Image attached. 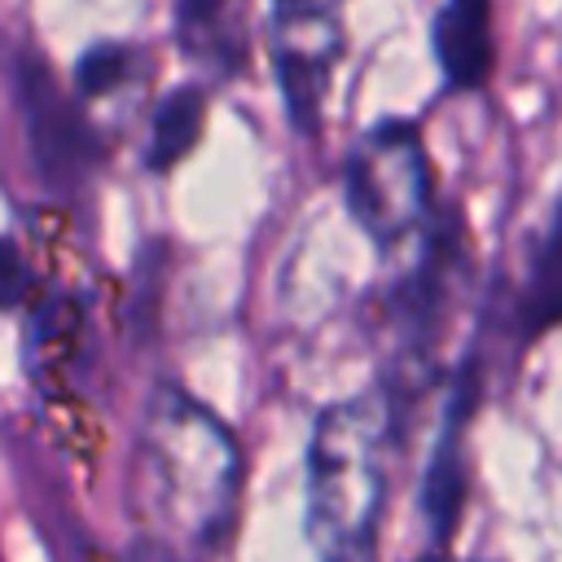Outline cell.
<instances>
[{"label":"cell","instance_id":"obj_1","mask_svg":"<svg viewBox=\"0 0 562 562\" xmlns=\"http://www.w3.org/2000/svg\"><path fill=\"white\" fill-rule=\"evenodd\" d=\"M241 501V448L233 430L162 382L140 417L132 461V505L154 540L184 562L211 558L237 518Z\"/></svg>","mask_w":562,"mask_h":562},{"label":"cell","instance_id":"obj_11","mask_svg":"<svg viewBox=\"0 0 562 562\" xmlns=\"http://www.w3.org/2000/svg\"><path fill=\"white\" fill-rule=\"evenodd\" d=\"M145 48L132 40H92L70 70V88L79 92V101H105L119 88L136 83L145 75Z\"/></svg>","mask_w":562,"mask_h":562},{"label":"cell","instance_id":"obj_7","mask_svg":"<svg viewBox=\"0 0 562 562\" xmlns=\"http://www.w3.org/2000/svg\"><path fill=\"white\" fill-rule=\"evenodd\" d=\"M430 48L443 92H483L496 70V4L439 0L430 22Z\"/></svg>","mask_w":562,"mask_h":562},{"label":"cell","instance_id":"obj_13","mask_svg":"<svg viewBox=\"0 0 562 562\" xmlns=\"http://www.w3.org/2000/svg\"><path fill=\"white\" fill-rule=\"evenodd\" d=\"M123 562H184L176 549H167L162 540H154V536H140L127 553H123Z\"/></svg>","mask_w":562,"mask_h":562},{"label":"cell","instance_id":"obj_9","mask_svg":"<svg viewBox=\"0 0 562 562\" xmlns=\"http://www.w3.org/2000/svg\"><path fill=\"white\" fill-rule=\"evenodd\" d=\"M562 325V198L553 202V215L544 224V237L527 263L522 290L514 299V329L518 342H536L540 334Z\"/></svg>","mask_w":562,"mask_h":562},{"label":"cell","instance_id":"obj_4","mask_svg":"<svg viewBox=\"0 0 562 562\" xmlns=\"http://www.w3.org/2000/svg\"><path fill=\"white\" fill-rule=\"evenodd\" d=\"M13 101L44 189L61 198L79 193L105 167V140L83 110L88 101H79V92L66 88L35 48L13 57Z\"/></svg>","mask_w":562,"mask_h":562},{"label":"cell","instance_id":"obj_5","mask_svg":"<svg viewBox=\"0 0 562 562\" xmlns=\"http://www.w3.org/2000/svg\"><path fill=\"white\" fill-rule=\"evenodd\" d=\"M342 4L347 0H268L263 44L272 57L285 119L299 136L321 132L325 97L347 53Z\"/></svg>","mask_w":562,"mask_h":562},{"label":"cell","instance_id":"obj_12","mask_svg":"<svg viewBox=\"0 0 562 562\" xmlns=\"http://www.w3.org/2000/svg\"><path fill=\"white\" fill-rule=\"evenodd\" d=\"M35 290V268L13 237H0V312H18Z\"/></svg>","mask_w":562,"mask_h":562},{"label":"cell","instance_id":"obj_3","mask_svg":"<svg viewBox=\"0 0 562 562\" xmlns=\"http://www.w3.org/2000/svg\"><path fill=\"white\" fill-rule=\"evenodd\" d=\"M342 206L378 250H395L408 233L430 224L435 171L413 119L391 114L360 132L342 162Z\"/></svg>","mask_w":562,"mask_h":562},{"label":"cell","instance_id":"obj_10","mask_svg":"<svg viewBox=\"0 0 562 562\" xmlns=\"http://www.w3.org/2000/svg\"><path fill=\"white\" fill-rule=\"evenodd\" d=\"M206 114H211V97L202 83H176L149 119V140H145V167L154 176L176 171L202 140L206 132Z\"/></svg>","mask_w":562,"mask_h":562},{"label":"cell","instance_id":"obj_2","mask_svg":"<svg viewBox=\"0 0 562 562\" xmlns=\"http://www.w3.org/2000/svg\"><path fill=\"white\" fill-rule=\"evenodd\" d=\"M386 391H360L316 413L307 435V540L321 562H369L395 443Z\"/></svg>","mask_w":562,"mask_h":562},{"label":"cell","instance_id":"obj_6","mask_svg":"<svg viewBox=\"0 0 562 562\" xmlns=\"http://www.w3.org/2000/svg\"><path fill=\"white\" fill-rule=\"evenodd\" d=\"M479 404V360L465 356L443 408V426L426 465V483H422V509H426V527H430V544L443 553L461 509H465V483H470V465H465V422Z\"/></svg>","mask_w":562,"mask_h":562},{"label":"cell","instance_id":"obj_8","mask_svg":"<svg viewBox=\"0 0 562 562\" xmlns=\"http://www.w3.org/2000/svg\"><path fill=\"white\" fill-rule=\"evenodd\" d=\"M176 44L184 61L233 79L250 61V26L241 0H176Z\"/></svg>","mask_w":562,"mask_h":562}]
</instances>
